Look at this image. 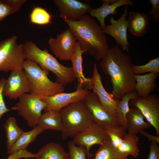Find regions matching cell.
<instances>
[{
  "label": "cell",
  "instance_id": "ffe728a7",
  "mask_svg": "<svg viewBox=\"0 0 159 159\" xmlns=\"http://www.w3.org/2000/svg\"><path fill=\"white\" fill-rule=\"evenodd\" d=\"M134 5V1L131 0H118L110 4L102 3L100 7L92 9L89 12L92 16L95 17L99 21L102 29L106 25L105 19L110 14H117V9L123 6Z\"/></svg>",
  "mask_w": 159,
  "mask_h": 159
},
{
  "label": "cell",
  "instance_id": "8992f818",
  "mask_svg": "<svg viewBox=\"0 0 159 159\" xmlns=\"http://www.w3.org/2000/svg\"><path fill=\"white\" fill-rule=\"evenodd\" d=\"M16 35L0 42V72L23 69L26 60L23 44L17 42Z\"/></svg>",
  "mask_w": 159,
  "mask_h": 159
},
{
  "label": "cell",
  "instance_id": "ac0fdd59",
  "mask_svg": "<svg viewBox=\"0 0 159 159\" xmlns=\"http://www.w3.org/2000/svg\"><path fill=\"white\" fill-rule=\"evenodd\" d=\"M159 75V73L154 72L142 75L134 74V91L138 97H145L150 95L157 86L156 80Z\"/></svg>",
  "mask_w": 159,
  "mask_h": 159
},
{
  "label": "cell",
  "instance_id": "4fadbf2b",
  "mask_svg": "<svg viewBox=\"0 0 159 159\" xmlns=\"http://www.w3.org/2000/svg\"><path fill=\"white\" fill-rule=\"evenodd\" d=\"M28 93H30V88L27 76L24 69L11 71L6 80L3 90L4 96L10 99L15 100Z\"/></svg>",
  "mask_w": 159,
  "mask_h": 159
},
{
  "label": "cell",
  "instance_id": "9c48e42d",
  "mask_svg": "<svg viewBox=\"0 0 159 159\" xmlns=\"http://www.w3.org/2000/svg\"><path fill=\"white\" fill-rule=\"evenodd\" d=\"M129 105L138 108L147 121L155 129L157 136H159V97L150 95L145 97H137L130 100Z\"/></svg>",
  "mask_w": 159,
  "mask_h": 159
},
{
  "label": "cell",
  "instance_id": "1f68e13d",
  "mask_svg": "<svg viewBox=\"0 0 159 159\" xmlns=\"http://www.w3.org/2000/svg\"><path fill=\"white\" fill-rule=\"evenodd\" d=\"M105 130L110 138L113 146L116 149L121 144L126 134L125 131L121 127L116 129Z\"/></svg>",
  "mask_w": 159,
  "mask_h": 159
},
{
  "label": "cell",
  "instance_id": "d590c367",
  "mask_svg": "<svg viewBox=\"0 0 159 159\" xmlns=\"http://www.w3.org/2000/svg\"><path fill=\"white\" fill-rule=\"evenodd\" d=\"M150 3L152 5L151 10L147 14L150 15L154 22L159 21V0H150Z\"/></svg>",
  "mask_w": 159,
  "mask_h": 159
},
{
  "label": "cell",
  "instance_id": "30bf717a",
  "mask_svg": "<svg viewBox=\"0 0 159 159\" xmlns=\"http://www.w3.org/2000/svg\"><path fill=\"white\" fill-rule=\"evenodd\" d=\"M107 136L104 128L93 122L73 137L72 141L77 145L84 146L87 157L91 158L94 155L90 152L91 148L95 144H102Z\"/></svg>",
  "mask_w": 159,
  "mask_h": 159
},
{
  "label": "cell",
  "instance_id": "8d00e7d4",
  "mask_svg": "<svg viewBox=\"0 0 159 159\" xmlns=\"http://www.w3.org/2000/svg\"><path fill=\"white\" fill-rule=\"evenodd\" d=\"M156 142H151L150 152L146 159H159V147Z\"/></svg>",
  "mask_w": 159,
  "mask_h": 159
},
{
  "label": "cell",
  "instance_id": "7a4b0ae2",
  "mask_svg": "<svg viewBox=\"0 0 159 159\" xmlns=\"http://www.w3.org/2000/svg\"><path fill=\"white\" fill-rule=\"evenodd\" d=\"M67 24L72 34L86 54L99 61L107 54L110 48L107 38L101 26L86 14L78 21L70 20L60 16Z\"/></svg>",
  "mask_w": 159,
  "mask_h": 159
},
{
  "label": "cell",
  "instance_id": "ab89813d",
  "mask_svg": "<svg viewBox=\"0 0 159 159\" xmlns=\"http://www.w3.org/2000/svg\"><path fill=\"white\" fill-rule=\"evenodd\" d=\"M121 159H128V158H127V157H124L122 158Z\"/></svg>",
  "mask_w": 159,
  "mask_h": 159
},
{
  "label": "cell",
  "instance_id": "d6986e66",
  "mask_svg": "<svg viewBox=\"0 0 159 159\" xmlns=\"http://www.w3.org/2000/svg\"><path fill=\"white\" fill-rule=\"evenodd\" d=\"M84 53L79 43L77 41L74 45V52L70 60L72 62V67L77 80V87L87 89L90 78H86L83 73L82 54Z\"/></svg>",
  "mask_w": 159,
  "mask_h": 159
},
{
  "label": "cell",
  "instance_id": "5bb4252c",
  "mask_svg": "<svg viewBox=\"0 0 159 159\" xmlns=\"http://www.w3.org/2000/svg\"><path fill=\"white\" fill-rule=\"evenodd\" d=\"M87 89L92 90L97 96L101 105L110 113L116 117V107L119 100L115 99L104 88L96 63L94 65L93 75L90 78Z\"/></svg>",
  "mask_w": 159,
  "mask_h": 159
},
{
  "label": "cell",
  "instance_id": "3957f363",
  "mask_svg": "<svg viewBox=\"0 0 159 159\" xmlns=\"http://www.w3.org/2000/svg\"><path fill=\"white\" fill-rule=\"evenodd\" d=\"M23 45L26 59L35 61L43 69L54 74L56 82L64 86L76 79L72 67H66L60 63L47 49H41L31 41H26Z\"/></svg>",
  "mask_w": 159,
  "mask_h": 159
},
{
  "label": "cell",
  "instance_id": "f1b7e54d",
  "mask_svg": "<svg viewBox=\"0 0 159 159\" xmlns=\"http://www.w3.org/2000/svg\"><path fill=\"white\" fill-rule=\"evenodd\" d=\"M26 0H0V22L9 15L19 11Z\"/></svg>",
  "mask_w": 159,
  "mask_h": 159
},
{
  "label": "cell",
  "instance_id": "7402d4cb",
  "mask_svg": "<svg viewBox=\"0 0 159 159\" xmlns=\"http://www.w3.org/2000/svg\"><path fill=\"white\" fill-rule=\"evenodd\" d=\"M35 156L37 159H69V153L60 144L53 142L43 146Z\"/></svg>",
  "mask_w": 159,
  "mask_h": 159
},
{
  "label": "cell",
  "instance_id": "52a82bcc",
  "mask_svg": "<svg viewBox=\"0 0 159 159\" xmlns=\"http://www.w3.org/2000/svg\"><path fill=\"white\" fill-rule=\"evenodd\" d=\"M19 99L18 102L11 108L12 110L16 111L26 121L29 127H35L38 125L42 112L45 107V103L40 97L30 93L22 95Z\"/></svg>",
  "mask_w": 159,
  "mask_h": 159
},
{
  "label": "cell",
  "instance_id": "603a6c76",
  "mask_svg": "<svg viewBox=\"0 0 159 159\" xmlns=\"http://www.w3.org/2000/svg\"><path fill=\"white\" fill-rule=\"evenodd\" d=\"M44 130L43 128L38 125L29 131H23L16 142L7 151V153L10 154L17 150L26 149L29 145L34 142L37 136Z\"/></svg>",
  "mask_w": 159,
  "mask_h": 159
},
{
  "label": "cell",
  "instance_id": "484cf974",
  "mask_svg": "<svg viewBox=\"0 0 159 159\" xmlns=\"http://www.w3.org/2000/svg\"><path fill=\"white\" fill-rule=\"evenodd\" d=\"M38 125L45 130H51L62 132L63 125L61 117L58 112L49 110L42 114Z\"/></svg>",
  "mask_w": 159,
  "mask_h": 159
},
{
  "label": "cell",
  "instance_id": "cb8c5ba5",
  "mask_svg": "<svg viewBox=\"0 0 159 159\" xmlns=\"http://www.w3.org/2000/svg\"><path fill=\"white\" fill-rule=\"evenodd\" d=\"M138 96L135 91L127 93L119 100L117 104L116 109L117 120L120 126L125 131L127 130V116L130 110L129 102L130 100Z\"/></svg>",
  "mask_w": 159,
  "mask_h": 159
},
{
  "label": "cell",
  "instance_id": "f35d334b",
  "mask_svg": "<svg viewBox=\"0 0 159 159\" xmlns=\"http://www.w3.org/2000/svg\"><path fill=\"white\" fill-rule=\"evenodd\" d=\"M118 0H102L101 1L103 4H110L116 2Z\"/></svg>",
  "mask_w": 159,
  "mask_h": 159
},
{
  "label": "cell",
  "instance_id": "7c38bea8",
  "mask_svg": "<svg viewBox=\"0 0 159 159\" xmlns=\"http://www.w3.org/2000/svg\"><path fill=\"white\" fill-rule=\"evenodd\" d=\"M89 91L87 89L77 87L76 90L72 92H60L40 97L45 105L44 110V112L51 110L59 112L69 105L82 100Z\"/></svg>",
  "mask_w": 159,
  "mask_h": 159
},
{
  "label": "cell",
  "instance_id": "74e56055",
  "mask_svg": "<svg viewBox=\"0 0 159 159\" xmlns=\"http://www.w3.org/2000/svg\"><path fill=\"white\" fill-rule=\"evenodd\" d=\"M140 133L142 135L147 137L149 141L151 142L155 141L158 144L159 143V136L153 135L148 133L144 130L141 131Z\"/></svg>",
  "mask_w": 159,
  "mask_h": 159
},
{
  "label": "cell",
  "instance_id": "5b68a950",
  "mask_svg": "<svg viewBox=\"0 0 159 159\" xmlns=\"http://www.w3.org/2000/svg\"><path fill=\"white\" fill-rule=\"evenodd\" d=\"M23 69L28 78L30 93L41 97L64 92V86L51 81L48 77V72L42 69L35 61L26 59Z\"/></svg>",
  "mask_w": 159,
  "mask_h": 159
},
{
  "label": "cell",
  "instance_id": "4316f807",
  "mask_svg": "<svg viewBox=\"0 0 159 159\" xmlns=\"http://www.w3.org/2000/svg\"><path fill=\"white\" fill-rule=\"evenodd\" d=\"M6 140L7 151L9 150L19 138L23 131L18 126L16 118H9L4 125Z\"/></svg>",
  "mask_w": 159,
  "mask_h": 159
},
{
  "label": "cell",
  "instance_id": "ba28073f",
  "mask_svg": "<svg viewBox=\"0 0 159 159\" xmlns=\"http://www.w3.org/2000/svg\"><path fill=\"white\" fill-rule=\"evenodd\" d=\"M82 100L90 112L94 122L105 130L121 127L116 117L110 113L101 105L95 93L89 91Z\"/></svg>",
  "mask_w": 159,
  "mask_h": 159
},
{
  "label": "cell",
  "instance_id": "d4e9b609",
  "mask_svg": "<svg viewBox=\"0 0 159 159\" xmlns=\"http://www.w3.org/2000/svg\"><path fill=\"white\" fill-rule=\"evenodd\" d=\"M139 138L136 135L126 133L119 146L116 149L123 157L131 155L136 158L139 155L140 150L138 143Z\"/></svg>",
  "mask_w": 159,
  "mask_h": 159
},
{
  "label": "cell",
  "instance_id": "8fae6325",
  "mask_svg": "<svg viewBox=\"0 0 159 159\" xmlns=\"http://www.w3.org/2000/svg\"><path fill=\"white\" fill-rule=\"evenodd\" d=\"M56 39L51 37L48 44L52 52L62 61H69L73 54L76 38L69 28L57 35Z\"/></svg>",
  "mask_w": 159,
  "mask_h": 159
},
{
  "label": "cell",
  "instance_id": "e575fe53",
  "mask_svg": "<svg viewBox=\"0 0 159 159\" xmlns=\"http://www.w3.org/2000/svg\"><path fill=\"white\" fill-rule=\"evenodd\" d=\"M6 159H30L35 158V154L26 149L17 150L9 154Z\"/></svg>",
  "mask_w": 159,
  "mask_h": 159
},
{
  "label": "cell",
  "instance_id": "277c9868",
  "mask_svg": "<svg viewBox=\"0 0 159 159\" xmlns=\"http://www.w3.org/2000/svg\"><path fill=\"white\" fill-rule=\"evenodd\" d=\"M59 113L63 125L62 135L63 140L74 137L93 122L92 115L82 100L69 105Z\"/></svg>",
  "mask_w": 159,
  "mask_h": 159
},
{
  "label": "cell",
  "instance_id": "83f0119b",
  "mask_svg": "<svg viewBox=\"0 0 159 159\" xmlns=\"http://www.w3.org/2000/svg\"><path fill=\"white\" fill-rule=\"evenodd\" d=\"M94 155V159H121L124 158L113 147L108 135L100 145Z\"/></svg>",
  "mask_w": 159,
  "mask_h": 159
},
{
  "label": "cell",
  "instance_id": "44dd1931",
  "mask_svg": "<svg viewBox=\"0 0 159 159\" xmlns=\"http://www.w3.org/2000/svg\"><path fill=\"white\" fill-rule=\"evenodd\" d=\"M145 118L138 108L132 107L130 108L127 116V133L132 135H137L141 131L151 127L152 126L145 121Z\"/></svg>",
  "mask_w": 159,
  "mask_h": 159
},
{
  "label": "cell",
  "instance_id": "e0dca14e",
  "mask_svg": "<svg viewBox=\"0 0 159 159\" xmlns=\"http://www.w3.org/2000/svg\"><path fill=\"white\" fill-rule=\"evenodd\" d=\"M127 20V29L132 35L141 37L147 32L150 17L144 13L130 11Z\"/></svg>",
  "mask_w": 159,
  "mask_h": 159
},
{
  "label": "cell",
  "instance_id": "d6a6232c",
  "mask_svg": "<svg viewBox=\"0 0 159 159\" xmlns=\"http://www.w3.org/2000/svg\"><path fill=\"white\" fill-rule=\"evenodd\" d=\"M67 146L69 159H87L86 149L84 146H77L72 141L68 143Z\"/></svg>",
  "mask_w": 159,
  "mask_h": 159
},
{
  "label": "cell",
  "instance_id": "f546056e",
  "mask_svg": "<svg viewBox=\"0 0 159 159\" xmlns=\"http://www.w3.org/2000/svg\"><path fill=\"white\" fill-rule=\"evenodd\" d=\"M51 16L44 9L40 7H34L30 15V22L39 25L48 24L51 22Z\"/></svg>",
  "mask_w": 159,
  "mask_h": 159
},
{
  "label": "cell",
  "instance_id": "6da1fadb",
  "mask_svg": "<svg viewBox=\"0 0 159 159\" xmlns=\"http://www.w3.org/2000/svg\"><path fill=\"white\" fill-rule=\"evenodd\" d=\"M131 57L118 45L110 48L101 59L100 65L104 74L109 76L112 86L111 94L117 100L134 91L135 81L132 67Z\"/></svg>",
  "mask_w": 159,
  "mask_h": 159
},
{
  "label": "cell",
  "instance_id": "2e32d148",
  "mask_svg": "<svg viewBox=\"0 0 159 159\" xmlns=\"http://www.w3.org/2000/svg\"><path fill=\"white\" fill-rule=\"evenodd\" d=\"M53 1L63 16L73 21L80 20L92 9L89 3L76 0H54Z\"/></svg>",
  "mask_w": 159,
  "mask_h": 159
},
{
  "label": "cell",
  "instance_id": "836d02e7",
  "mask_svg": "<svg viewBox=\"0 0 159 159\" xmlns=\"http://www.w3.org/2000/svg\"><path fill=\"white\" fill-rule=\"evenodd\" d=\"M6 80L5 78L2 77L0 79V120L4 114L12 110V108L10 109L7 108L4 99L3 90Z\"/></svg>",
  "mask_w": 159,
  "mask_h": 159
},
{
  "label": "cell",
  "instance_id": "4dcf8cb0",
  "mask_svg": "<svg viewBox=\"0 0 159 159\" xmlns=\"http://www.w3.org/2000/svg\"><path fill=\"white\" fill-rule=\"evenodd\" d=\"M132 69L133 74L135 75L147 72L159 73V57L151 59L144 65H132Z\"/></svg>",
  "mask_w": 159,
  "mask_h": 159
},
{
  "label": "cell",
  "instance_id": "9a60e30c",
  "mask_svg": "<svg viewBox=\"0 0 159 159\" xmlns=\"http://www.w3.org/2000/svg\"><path fill=\"white\" fill-rule=\"evenodd\" d=\"M128 6H125L122 16L117 20L110 17V24L106 25L102 29L103 32L109 35L116 40L117 44L120 45L122 51L129 52V46L127 38V18L128 15Z\"/></svg>",
  "mask_w": 159,
  "mask_h": 159
}]
</instances>
